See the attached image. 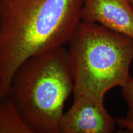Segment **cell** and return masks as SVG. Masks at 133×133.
I'll use <instances>...</instances> for the list:
<instances>
[{"instance_id": "cell-1", "label": "cell", "mask_w": 133, "mask_h": 133, "mask_svg": "<svg viewBox=\"0 0 133 133\" xmlns=\"http://www.w3.org/2000/svg\"><path fill=\"white\" fill-rule=\"evenodd\" d=\"M82 6L83 0H0V98L25 60L68 44Z\"/></svg>"}, {"instance_id": "cell-2", "label": "cell", "mask_w": 133, "mask_h": 133, "mask_svg": "<svg viewBox=\"0 0 133 133\" xmlns=\"http://www.w3.org/2000/svg\"><path fill=\"white\" fill-rule=\"evenodd\" d=\"M73 92L68 50L61 46L25 60L13 76L8 96L32 133H59L65 103Z\"/></svg>"}, {"instance_id": "cell-3", "label": "cell", "mask_w": 133, "mask_h": 133, "mask_svg": "<svg viewBox=\"0 0 133 133\" xmlns=\"http://www.w3.org/2000/svg\"><path fill=\"white\" fill-rule=\"evenodd\" d=\"M67 44L74 96L104 100L106 93L122 88L131 77L133 38L81 21Z\"/></svg>"}, {"instance_id": "cell-4", "label": "cell", "mask_w": 133, "mask_h": 133, "mask_svg": "<svg viewBox=\"0 0 133 133\" xmlns=\"http://www.w3.org/2000/svg\"><path fill=\"white\" fill-rule=\"evenodd\" d=\"M104 100L88 96H74L71 107L64 113L59 133H111L116 120L104 107Z\"/></svg>"}, {"instance_id": "cell-5", "label": "cell", "mask_w": 133, "mask_h": 133, "mask_svg": "<svg viewBox=\"0 0 133 133\" xmlns=\"http://www.w3.org/2000/svg\"><path fill=\"white\" fill-rule=\"evenodd\" d=\"M81 21L133 38V9L128 0H83Z\"/></svg>"}, {"instance_id": "cell-6", "label": "cell", "mask_w": 133, "mask_h": 133, "mask_svg": "<svg viewBox=\"0 0 133 133\" xmlns=\"http://www.w3.org/2000/svg\"><path fill=\"white\" fill-rule=\"evenodd\" d=\"M0 133H32L9 96L0 98Z\"/></svg>"}, {"instance_id": "cell-7", "label": "cell", "mask_w": 133, "mask_h": 133, "mask_svg": "<svg viewBox=\"0 0 133 133\" xmlns=\"http://www.w3.org/2000/svg\"><path fill=\"white\" fill-rule=\"evenodd\" d=\"M121 94L128 105V113L125 118L133 121V78L131 77L122 87Z\"/></svg>"}, {"instance_id": "cell-8", "label": "cell", "mask_w": 133, "mask_h": 133, "mask_svg": "<svg viewBox=\"0 0 133 133\" xmlns=\"http://www.w3.org/2000/svg\"><path fill=\"white\" fill-rule=\"evenodd\" d=\"M116 123L117 125L121 128H123L126 131H128L129 132H133V121L129 120L125 118H116Z\"/></svg>"}, {"instance_id": "cell-9", "label": "cell", "mask_w": 133, "mask_h": 133, "mask_svg": "<svg viewBox=\"0 0 133 133\" xmlns=\"http://www.w3.org/2000/svg\"><path fill=\"white\" fill-rule=\"evenodd\" d=\"M128 1L129 3H130L131 7H132V8L133 9V0H128Z\"/></svg>"}, {"instance_id": "cell-10", "label": "cell", "mask_w": 133, "mask_h": 133, "mask_svg": "<svg viewBox=\"0 0 133 133\" xmlns=\"http://www.w3.org/2000/svg\"><path fill=\"white\" fill-rule=\"evenodd\" d=\"M1 70H0V83H1Z\"/></svg>"}]
</instances>
